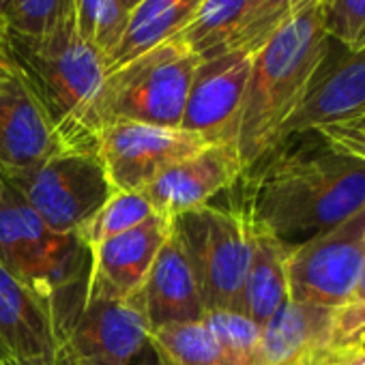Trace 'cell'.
Here are the masks:
<instances>
[{"instance_id":"cell-1","label":"cell","mask_w":365,"mask_h":365,"mask_svg":"<svg viewBox=\"0 0 365 365\" xmlns=\"http://www.w3.org/2000/svg\"><path fill=\"white\" fill-rule=\"evenodd\" d=\"M247 174L256 222L290 245L365 207V161L329 146L316 131L286 138Z\"/></svg>"},{"instance_id":"cell-2","label":"cell","mask_w":365,"mask_h":365,"mask_svg":"<svg viewBox=\"0 0 365 365\" xmlns=\"http://www.w3.org/2000/svg\"><path fill=\"white\" fill-rule=\"evenodd\" d=\"M331 46L324 0H312L254 54L237 131V150L247 172L282 144L284 129L309 93Z\"/></svg>"},{"instance_id":"cell-3","label":"cell","mask_w":365,"mask_h":365,"mask_svg":"<svg viewBox=\"0 0 365 365\" xmlns=\"http://www.w3.org/2000/svg\"><path fill=\"white\" fill-rule=\"evenodd\" d=\"M14 67L52 118L67 150H97V101L108 76L103 54L78 22L54 33H11Z\"/></svg>"},{"instance_id":"cell-4","label":"cell","mask_w":365,"mask_h":365,"mask_svg":"<svg viewBox=\"0 0 365 365\" xmlns=\"http://www.w3.org/2000/svg\"><path fill=\"white\" fill-rule=\"evenodd\" d=\"M88 262L78 232H54L7 187L0 200V264L48 307L61 341L84 303Z\"/></svg>"},{"instance_id":"cell-5","label":"cell","mask_w":365,"mask_h":365,"mask_svg":"<svg viewBox=\"0 0 365 365\" xmlns=\"http://www.w3.org/2000/svg\"><path fill=\"white\" fill-rule=\"evenodd\" d=\"M228 192V202H209L172 222L196 271L207 314H243V286L256 222L250 174H243Z\"/></svg>"},{"instance_id":"cell-6","label":"cell","mask_w":365,"mask_h":365,"mask_svg":"<svg viewBox=\"0 0 365 365\" xmlns=\"http://www.w3.org/2000/svg\"><path fill=\"white\" fill-rule=\"evenodd\" d=\"M200 61L178 35L106 76L97 101L99 131L116 120L180 127Z\"/></svg>"},{"instance_id":"cell-7","label":"cell","mask_w":365,"mask_h":365,"mask_svg":"<svg viewBox=\"0 0 365 365\" xmlns=\"http://www.w3.org/2000/svg\"><path fill=\"white\" fill-rule=\"evenodd\" d=\"M5 182L61 235L78 232L116 192L97 150H61Z\"/></svg>"},{"instance_id":"cell-8","label":"cell","mask_w":365,"mask_h":365,"mask_svg":"<svg viewBox=\"0 0 365 365\" xmlns=\"http://www.w3.org/2000/svg\"><path fill=\"white\" fill-rule=\"evenodd\" d=\"M365 269V207L337 226L292 245L290 301L339 309Z\"/></svg>"},{"instance_id":"cell-9","label":"cell","mask_w":365,"mask_h":365,"mask_svg":"<svg viewBox=\"0 0 365 365\" xmlns=\"http://www.w3.org/2000/svg\"><path fill=\"white\" fill-rule=\"evenodd\" d=\"M207 144L180 127L116 120L99 131L97 155L116 192H142L165 168Z\"/></svg>"},{"instance_id":"cell-10","label":"cell","mask_w":365,"mask_h":365,"mask_svg":"<svg viewBox=\"0 0 365 365\" xmlns=\"http://www.w3.org/2000/svg\"><path fill=\"white\" fill-rule=\"evenodd\" d=\"M148 320L138 299H84L63 344L76 365H135L148 346Z\"/></svg>"},{"instance_id":"cell-11","label":"cell","mask_w":365,"mask_h":365,"mask_svg":"<svg viewBox=\"0 0 365 365\" xmlns=\"http://www.w3.org/2000/svg\"><path fill=\"white\" fill-rule=\"evenodd\" d=\"M254 54L256 52L250 50H232L198 65L180 129L198 133L209 144L226 142L237 146L239 118Z\"/></svg>"},{"instance_id":"cell-12","label":"cell","mask_w":365,"mask_h":365,"mask_svg":"<svg viewBox=\"0 0 365 365\" xmlns=\"http://www.w3.org/2000/svg\"><path fill=\"white\" fill-rule=\"evenodd\" d=\"M247 174L235 144H207L165 168L142 190L157 215L176 220L207 207Z\"/></svg>"},{"instance_id":"cell-13","label":"cell","mask_w":365,"mask_h":365,"mask_svg":"<svg viewBox=\"0 0 365 365\" xmlns=\"http://www.w3.org/2000/svg\"><path fill=\"white\" fill-rule=\"evenodd\" d=\"M170 230L172 220L153 215L144 224L91 247L84 299L138 297Z\"/></svg>"},{"instance_id":"cell-14","label":"cell","mask_w":365,"mask_h":365,"mask_svg":"<svg viewBox=\"0 0 365 365\" xmlns=\"http://www.w3.org/2000/svg\"><path fill=\"white\" fill-rule=\"evenodd\" d=\"M67 150L41 101L16 71L0 80V176Z\"/></svg>"},{"instance_id":"cell-15","label":"cell","mask_w":365,"mask_h":365,"mask_svg":"<svg viewBox=\"0 0 365 365\" xmlns=\"http://www.w3.org/2000/svg\"><path fill=\"white\" fill-rule=\"evenodd\" d=\"M333 41V39H331ZM331 46L301 108L288 120L284 138L365 114V48L348 52Z\"/></svg>"},{"instance_id":"cell-16","label":"cell","mask_w":365,"mask_h":365,"mask_svg":"<svg viewBox=\"0 0 365 365\" xmlns=\"http://www.w3.org/2000/svg\"><path fill=\"white\" fill-rule=\"evenodd\" d=\"M135 299L150 329L207 316L196 271L174 226Z\"/></svg>"},{"instance_id":"cell-17","label":"cell","mask_w":365,"mask_h":365,"mask_svg":"<svg viewBox=\"0 0 365 365\" xmlns=\"http://www.w3.org/2000/svg\"><path fill=\"white\" fill-rule=\"evenodd\" d=\"M0 344L11 365H48L61 335L48 307L0 264Z\"/></svg>"},{"instance_id":"cell-18","label":"cell","mask_w":365,"mask_h":365,"mask_svg":"<svg viewBox=\"0 0 365 365\" xmlns=\"http://www.w3.org/2000/svg\"><path fill=\"white\" fill-rule=\"evenodd\" d=\"M335 309L288 301L264 327L262 365H303L331 352Z\"/></svg>"},{"instance_id":"cell-19","label":"cell","mask_w":365,"mask_h":365,"mask_svg":"<svg viewBox=\"0 0 365 365\" xmlns=\"http://www.w3.org/2000/svg\"><path fill=\"white\" fill-rule=\"evenodd\" d=\"M292 245L260 222H254L250 269L243 286V314L264 327L288 301V260Z\"/></svg>"},{"instance_id":"cell-20","label":"cell","mask_w":365,"mask_h":365,"mask_svg":"<svg viewBox=\"0 0 365 365\" xmlns=\"http://www.w3.org/2000/svg\"><path fill=\"white\" fill-rule=\"evenodd\" d=\"M202 0H142L129 14L123 39L108 63V73L146 50L176 37L196 16Z\"/></svg>"},{"instance_id":"cell-21","label":"cell","mask_w":365,"mask_h":365,"mask_svg":"<svg viewBox=\"0 0 365 365\" xmlns=\"http://www.w3.org/2000/svg\"><path fill=\"white\" fill-rule=\"evenodd\" d=\"M252 0H202L192 22L178 33L198 61L239 50Z\"/></svg>"},{"instance_id":"cell-22","label":"cell","mask_w":365,"mask_h":365,"mask_svg":"<svg viewBox=\"0 0 365 365\" xmlns=\"http://www.w3.org/2000/svg\"><path fill=\"white\" fill-rule=\"evenodd\" d=\"M148 344L159 365H226L222 346L205 318L150 329Z\"/></svg>"},{"instance_id":"cell-23","label":"cell","mask_w":365,"mask_h":365,"mask_svg":"<svg viewBox=\"0 0 365 365\" xmlns=\"http://www.w3.org/2000/svg\"><path fill=\"white\" fill-rule=\"evenodd\" d=\"M153 215L157 213L142 192H114L106 200V205L78 230V237L82 239L86 250H91L144 224Z\"/></svg>"},{"instance_id":"cell-24","label":"cell","mask_w":365,"mask_h":365,"mask_svg":"<svg viewBox=\"0 0 365 365\" xmlns=\"http://www.w3.org/2000/svg\"><path fill=\"white\" fill-rule=\"evenodd\" d=\"M215 333L226 365H262V327L241 312H209L205 316Z\"/></svg>"},{"instance_id":"cell-25","label":"cell","mask_w":365,"mask_h":365,"mask_svg":"<svg viewBox=\"0 0 365 365\" xmlns=\"http://www.w3.org/2000/svg\"><path fill=\"white\" fill-rule=\"evenodd\" d=\"M76 20L82 37L103 54L108 67L129 20L120 0H76Z\"/></svg>"},{"instance_id":"cell-26","label":"cell","mask_w":365,"mask_h":365,"mask_svg":"<svg viewBox=\"0 0 365 365\" xmlns=\"http://www.w3.org/2000/svg\"><path fill=\"white\" fill-rule=\"evenodd\" d=\"M76 20V0H11L7 24L11 33L39 37Z\"/></svg>"},{"instance_id":"cell-27","label":"cell","mask_w":365,"mask_h":365,"mask_svg":"<svg viewBox=\"0 0 365 365\" xmlns=\"http://www.w3.org/2000/svg\"><path fill=\"white\" fill-rule=\"evenodd\" d=\"M312 0H252L239 50L258 52L269 37Z\"/></svg>"},{"instance_id":"cell-28","label":"cell","mask_w":365,"mask_h":365,"mask_svg":"<svg viewBox=\"0 0 365 365\" xmlns=\"http://www.w3.org/2000/svg\"><path fill=\"white\" fill-rule=\"evenodd\" d=\"M327 35L344 50L365 48V0H324Z\"/></svg>"},{"instance_id":"cell-29","label":"cell","mask_w":365,"mask_h":365,"mask_svg":"<svg viewBox=\"0 0 365 365\" xmlns=\"http://www.w3.org/2000/svg\"><path fill=\"white\" fill-rule=\"evenodd\" d=\"M365 348V269L344 307L333 314L331 354Z\"/></svg>"},{"instance_id":"cell-30","label":"cell","mask_w":365,"mask_h":365,"mask_svg":"<svg viewBox=\"0 0 365 365\" xmlns=\"http://www.w3.org/2000/svg\"><path fill=\"white\" fill-rule=\"evenodd\" d=\"M329 146L365 161V114L314 129Z\"/></svg>"},{"instance_id":"cell-31","label":"cell","mask_w":365,"mask_h":365,"mask_svg":"<svg viewBox=\"0 0 365 365\" xmlns=\"http://www.w3.org/2000/svg\"><path fill=\"white\" fill-rule=\"evenodd\" d=\"M16 73L11 56V29L5 18H0V80Z\"/></svg>"},{"instance_id":"cell-32","label":"cell","mask_w":365,"mask_h":365,"mask_svg":"<svg viewBox=\"0 0 365 365\" xmlns=\"http://www.w3.org/2000/svg\"><path fill=\"white\" fill-rule=\"evenodd\" d=\"M339 365H365V348H356L350 352H339L333 354Z\"/></svg>"},{"instance_id":"cell-33","label":"cell","mask_w":365,"mask_h":365,"mask_svg":"<svg viewBox=\"0 0 365 365\" xmlns=\"http://www.w3.org/2000/svg\"><path fill=\"white\" fill-rule=\"evenodd\" d=\"M48 365H76L73 363V359H71V354L67 352V348H65V344L61 341V346H58V350H56V354H54V359L48 363Z\"/></svg>"},{"instance_id":"cell-34","label":"cell","mask_w":365,"mask_h":365,"mask_svg":"<svg viewBox=\"0 0 365 365\" xmlns=\"http://www.w3.org/2000/svg\"><path fill=\"white\" fill-rule=\"evenodd\" d=\"M135 365H159V363H157V359H155V352H153L150 344H148V346L144 348V352L138 356Z\"/></svg>"},{"instance_id":"cell-35","label":"cell","mask_w":365,"mask_h":365,"mask_svg":"<svg viewBox=\"0 0 365 365\" xmlns=\"http://www.w3.org/2000/svg\"><path fill=\"white\" fill-rule=\"evenodd\" d=\"M142 3V0H120V5H123V9H125V14L129 16L138 5Z\"/></svg>"},{"instance_id":"cell-36","label":"cell","mask_w":365,"mask_h":365,"mask_svg":"<svg viewBox=\"0 0 365 365\" xmlns=\"http://www.w3.org/2000/svg\"><path fill=\"white\" fill-rule=\"evenodd\" d=\"M9 5H11V0H0V18H5V20H7Z\"/></svg>"},{"instance_id":"cell-37","label":"cell","mask_w":365,"mask_h":365,"mask_svg":"<svg viewBox=\"0 0 365 365\" xmlns=\"http://www.w3.org/2000/svg\"><path fill=\"white\" fill-rule=\"evenodd\" d=\"M329 354H331V352H327V354H322V356H318V359H314V361H307V363H303V365H327Z\"/></svg>"},{"instance_id":"cell-38","label":"cell","mask_w":365,"mask_h":365,"mask_svg":"<svg viewBox=\"0 0 365 365\" xmlns=\"http://www.w3.org/2000/svg\"><path fill=\"white\" fill-rule=\"evenodd\" d=\"M0 365H11V363H9V356H7V352H5V348H3V344H0Z\"/></svg>"},{"instance_id":"cell-39","label":"cell","mask_w":365,"mask_h":365,"mask_svg":"<svg viewBox=\"0 0 365 365\" xmlns=\"http://www.w3.org/2000/svg\"><path fill=\"white\" fill-rule=\"evenodd\" d=\"M5 194H7V182H5V178L0 176V200L5 198Z\"/></svg>"},{"instance_id":"cell-40","label":"cell","mask_w":365,"mask_h":365,"mask_svg":"<svg viewBox=\"0 0 365 365\" xmlns=\"http://www.w3.org/2000/svg\"><path fill=\"white\" fill-rule=\"evenodd\" d=\"M327 365H339V363L335 361V356H333V354H329V359H327Z\"/></svg>"}]
</instances>
